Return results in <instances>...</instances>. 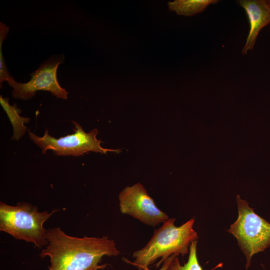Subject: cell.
Segmentation results:
<instances>
[{
    "label": "cell",
    "mask_w": 270,
    "mask_h": 270,
    "mask_svg": "<svg viewBox=\"0 0 270 270\" xmlns=\"http://www.w3.org/2000/svg\"><path fill=\"white\" fill-rule=\"evenodd\" d=\"M48 244L40 256L50 258L48 270H98L107 264H100L104 256L120 254L115 242L108 236L78 238L65 234L60 228L47 230Z\"/></svg>",
    "instance_id": "obj_1"
},
{
    "label": "cell",
    "mask_w": 270,
    "mask_h": 270,
    "mask_svg": "<svg viewBox=\"0 0 270 270\" xmlns=\"http://www.w3.org/2000/svg\"><path fill=\"white\" fill-rule=\"evenodd\" d=\"M175 218H168L154 234L146 244L132 254L133 262H126L136 266L139 270H146L158 258V268L172 254L182 256L190 250L191 243L198 238L193 229L194 218H192L179 226L174 225Z\"/></svg>",
    "instance_id": "obj_2"
},
{
    "label": "cell",
    "mask_w": 270,
    "mask_h": 270,
    "mask_svg": "<svg viewBox=\"0 0 270 270\" xmlns=\"http://www.w3.org/2000/svg\"><path fill=\"white\" fill-rule=\"evenodd\" d=\"M58 210L40 212L36 206L30 203L18 202L16 206H12L1 202L0 230L16 239L32 242L34 248H40L48 244L47 230L44 224Z\"/></svg>",
    "instance_id": "obj_3"
},
{
    "label": "cell",
    "mask_w": 270,
    "mask_h": 270,
    "mask_svg": "<svg viewBox=\"0 0 270 270\" xmlns=\"http://www.w3.org/2000/svg\"><path fill=\"white\" fill-rule=\"evenodd\" d=\"M238 218L228 232L238 240L246 259V270L250 267L252 256L264 251L270 246V223L250 208L248 202L236 196Z\"/></svg>",
    "instance_id": "obj_4"
},
{
    "label": "cell",
    "mask_w": 270,
    "mask_h": 270,
    "mask_svg": "<svg viewBox=\"0 0 270 270\" xmlns=\"http://www.w3.org/2000/svg\"><path fill=\"white\" fill-rule=\"evenodd\" d=\"M74 125V133L59 138H55L49 134L46 130L42 137L29 132L30 138L40 148L42 153L45 154L48 150H52L54 154L57 156H78L90 152L106 154L108 152L120 153L118 149H109L102 147L101 140H98L96 136L98 133L97 129L94 128L89 132H85L79 124L72 121Z\"/></svg>",
    "instance_id": "obj_5"
},
{
    "label": "cell",
    "mask_w": 270,
    "mask_h": 270,
    "mask_svg": "<svg viewBox=\"0 0 270 270\" xmlns=\"http://www.w3.org/2000/svg\"><path fill=\"white\" fill-rule=\"evenodd\" d=\"M62 58H54L44 62L30 74L31 78L26 83L16 82L13 78L8 80L13 88L12 96L16 99L27 100L33 98L38 90H46L57 98L66 100L68 92L60 86L57 78V70Z\"/></svg>",
    "instance_id": "obj_6"
},
{
    "label": "cell",
    "mask_w": 270,
    "mask_h": 270,
    "mask_svg": "<svg viewBox=\"0 0 270 270\" xmlns=\"http://www.w3.org/2000/svg\"><path fill=\"white\" fill-rule=\"evenodd\" d=\"M122 214L130 215L152 227L164 223L168 216L156 206L144 186L136 183L124 188L118 195Z\"/></svg>",
    "instance_id": "obj_7"
},
{
    "label": "cell",
    "mask_w": 270,
    "mask_h": 270,
    "mask_svg": "<svg viewBox=\"0 0 270 270\" xmlns=\"http://www.w3.org/2000/svg\"><path fill=\"white\" fill-rule=\"evenodd\" d=\"M238 3L248 16L250 28L242 54L252 50L257 36L264 27L270 23V3L266 0H240Z\"/></svg>",
    "instance_id": "obj_8"
},
{
    "label": "cell",
    "mask_w": 270,
    "mask_h": 270,
    "mask_svg": "<svg viewBox=\"0 0 270 270\" xmlns=\"http://www.w3.org/2000/svg\"><path fill=\"white\" fill-rule=\"evenodd\" d=\"M0 104L3 108L12 126L14 134L12 138L13 140H19L26 132L27 128L24 124L28 123L30 119L20 116V109L18 108L16 104L10 105L9 99L0 96Z\"/></svg>",
    "instance_id": "obj_9"
},
{
    "label": "cell",
    "mask_w": 270,
    "mask_h": 270,
    "mask_svg": "<svg viewBox=\"0 0 270 270\" xmlns=\"http://www.w3.org/2000/svg\"><path fill=\"white\" fill-rule=\"evenodd\" d=\"M218 0H176L168 2L169 8L178 14L192 16L203 12L210 4H215Z\"/></svg>",
    "instance_id": "obj_10"
},
{
    "label": "cell",
    "mask_w": 270,
    "mask_h": 270,
    "mask_svg": "<svg viewBox=\"0 0 270 270\" xmlns=\"http://www.w3.org/2000/svg\"><path fill=\"white\" fill-rule=\"evenodd\" d=\"M197 240L192 242L190 246L189 256L187 262L182 265L179 261L178 256H176L170 262L166 270H203L200 265L196 252ZM222 264H218L212 270L220 267Z\"/></svg>",
    "instance_id": "obj_11"
},
{
    "label": "cell",
    "mask_w": 270,
    "mask_h": 270,
    "mask_svg": "<svg viewBox=\"0 0 270 270\" xmlns=\"http://www.w3.org/2000/svg\"><path fill=\"white\" fill-rule=\"evenodd\" d=\"M9 28L5 24L0 23V87L2 88V84L4 82L12 78V77L10 74L6 64L4 62L2 54V46L3 42L6 37Z\"/></svg>",
    "instance_id": "obj_12"
},
{
    "label": "cell",
    "mask_w": 270,
    "mask_h": 270,
    "mask_svg": "<svg viewBox=\"0 0 270 270\" xmlns=\"http://www.w3.org/2000/svg\"><path fill=\"white\" fill-rule=\"evenodd\" d=\"M176 256L172 254L167 258L164 262L162 268L160 270H166L168 267L170 262L173 260ZM146 270H150V269L146 268Z\"/></svg>",
    "instance_id": "obj_13"
},
{
    "label": "cell",
    "mask_w": 270,
    "mask_h": 270,
    "mask_svg": "<svg viewBox=\"0 0 270 270\" xmlns=\"http://www.w3.org/2000/svg\"><path fill=\"white\" fill-rule=\"evenodd\" d=\"M268 1H269V2H270V0H268Z\"/></svg>",
    "instance_id": "obj_14"
}]
</instances>
